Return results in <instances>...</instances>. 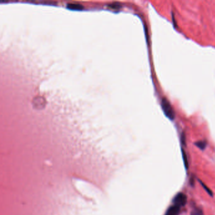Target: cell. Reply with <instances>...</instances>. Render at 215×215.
<instances>
[{
	"label": "cell",
	"instance_id": "obj_1",
	"mask_svg": "<svg viewBox=\"0 0 215 215\" xmlns=\"http://www.w3.org/2000/svg\"><path fill=\"white\" fill-rule=\"evenodd\" d=\"M162 107L163 109V111L166 115L167 117H168L170 119H173L175 117V114L173 112V109L172 108V105H170V102L167 99L165 98L162 99Z\"/></svg>",
	"mask_w": 215,
	"mask_h": 215
},
{
	"label": "cell",
	"instance_id": "obj_2",
	"mask_svg": "<svg viewBox=\"0 0 215 215\" xmlns=\"http://www.w3.org/2000/svg\"><path fill=\"white\" fill-rule=\"evenodd\" d=\"M187 201V196L184 193L180 192L178 193L173 198V203L174 205L177 206L178 207H182L186 205Z\"/></svg>",
	"mask_w": 215,
	"mask_h": 215
},
{
	"label": "cell",
	"instance_id": "obj_3",
	"mask_svg": "<svg viewBox=\"0 0 215 215\" xmlns=\"http://www.w3.org/2000/svg\"><path fill=\"white\" fill-rule=\"evenodd\" d=\"M179 212H180V207L173 205L168 209L166 215H178Z\"/></svg>",
	"mask_w": 215,
	"mask_h": 215
},
{
	"label": "cell",
	"instance_id": "obj_4",
	"mask_svg": "<svg viewBox=\"0 0 215 215\" xmlns=\"http://www.w3.org/2000/svg\"><path fill=\"white\" fill-rule=\"evenodd\" d=\"M37 102L39 103V105H37V107H39V108H41V106L44 107V105H45V100L42 97H38L35 98L34 100H33V103H37Z\"/></svg>",
	"mask_w": 215,
	"mask_h": 215
},
{
	"label": "cell",
	"instance_id": "obj_5",
	"mask_svg": "<svg viewBox=\"0 0 215 215\" xmlns=\"http://www.w3.org/2000/svg\"><path fill=\"white\" fill-rule=\"evenodd\" d=\"M68 7L73 10H81L83 8L81 5L78 3H69L68 4Z\"/></svg>",
	"mask_w": 215,
	"mask_h": 215
},
{
	"label": "cell",
	"instance_id": "obj_6",
	"mask_svg": "<svg viewBox=\"0 0 215 215\" xmlns=\"http://www.w3.org/2000/svg\"><path fill=\"white\" fill-rule=\"evenodd\" d=\"M195 145L198 147V148L203 150L206 147V143L204 142V141H198V142H197L195 143Z\"/></svg>",
	"mask_w": 215,
	"mask_h": 215
},
{
	"label": "cell",
	"instance_id": "obj_7",
	"mask_svg": "<svg viewBox=\"0 0 215 215\" xmlns=\"http://www.w3.org/2000/svg\"><path fill=\"white\" fill-rule=\"evenodd\" d=\"M191 215H203V214L201 210L195 209L192 212Z\"/></svg>",
	"mask_w": 215,
	"mask_h": 215
},
{
	"label": "cell",
	"instance_id": "obj_8",
	"mask_svg": "<svg viewBox=\"0 0 215 215\" xmlns=\"http://www.w3.org/2000/svg\"><path fill=\"white\" fill-rule=\"evenodd\" d=\"M182 155H183V158H184V165L186 166V168L187 169V156L186 155V153L182 151Z\"/></svg>",
	"mask_w": 215,
	"mask_h": 215
},
{
	"label": "cell",
	"instance_id": "obj_9",
	"mask_svg": "<svg viewBox=\"0 0 215 215\" xmlns=\"http://www.w3.org/2000/svg\"><path fill=\"white\" fill-rule=\"evenodd\" d=\"M201 184H202V186H203V187H204V189L206 190V191H207V192H208L209 194V195H212V192H211V191H210V190H209L208 188H207V187H206V186H205L204 184H203L202 182H201Z\"/></svg>",
	"mask_w": 215,
	"mask_h": 215
}]
</instances>
